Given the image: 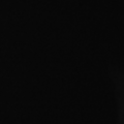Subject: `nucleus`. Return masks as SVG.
I'll list each match as a JSON object with an SVG mask.
<instances>
[]
</instances>
